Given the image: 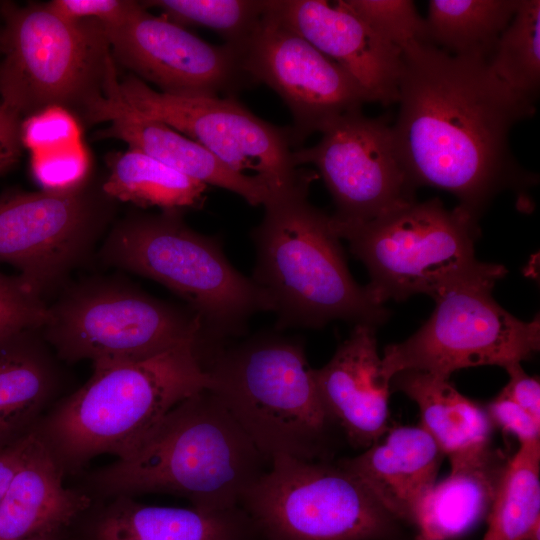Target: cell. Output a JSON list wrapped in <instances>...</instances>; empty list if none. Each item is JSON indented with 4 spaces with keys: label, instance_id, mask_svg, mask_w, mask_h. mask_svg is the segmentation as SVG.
Wrapping results in <instances>:
<instances>
[{
    "label": "cell",
    "instance_id": "40",
    "mask_svg": "<svg viewBox=\"0 0 540 540\" xmlns=\"http://www.w3.org/2000/svg\"><path fill=\"white\" fill-rule=\"evenodd\" d=\"M23 540H53L52 535H46V536H35Z\"/></svg>",
    "mask_w": 540,
    "mask_h": 540
},
{
    "label": "cell",
    "instance_id": "39",
    "mask_svg": "<svg viewBox=\"0 0 540 540\" xmlns=\"http://www.w3.org/2000/svg\"><path fill=\"white\" fill-rule=\"evenodd\" d=\"M36 429L25 436L0 447V506L10 482L32 447Z\"/></svg>",
    "mask_w": 540,
    "mask_h": 540
},
{
    "label": "cell",
    "instance_id": "20",
    "mask_svg": "<svg viewBox=\"0 0 540 540\" xmlns=\"http://www.w3.org/2000/svg\"><path fill=\"white\" fill-rule=\"evenodd\" d=\"M97 139H117L204 184L217 186L242 197L252 206L264 205L266 189L254 178L237 174L220 163L200 144L165 123L147 117L113 95Z\"/></svg>",
    "mask_w": 540,
    "mask_h": 540
},
{
    "label": "cell",
    "instance_id": "25",
    "mask_svg": "<svg viewBox=\"0 0 540 540\" xmlns=\"http://www.w3.org/2000/svg\"><path fill=\"white\" fill-rule=\"evenodd\" d=\"M390 386L418 405L420 426L450 463L474 458L492 447L494 425L485 406L462 395L449 378L406 370L396 373Z\"/></svg>",
    "mask_w": 540,
    "mask_h": 540
},
{
    "label": "cell",
    "instance_id": "30",
    "mask_svg": "<svg viewBox=\"0 0 540 540\" xmlns=\"http://www.w3.org/2000/svg\"><path fill=\"white\" fill-rule=\"evenodd\" d=\"M145 8H158L168 20L196 25L219 34L226 44L240 50L267 11L269 0H151Z\"/></svg>",
    "mask_w": 540,
    "mask_h": 540
},
{
    "label": "cell",
    "instance_id": "33",
    "mask_svg": "<svg viewBox=\"0 0 540 540\" xmlns=\"http://www.w3.org/2000/svg\"><path fill=\"white\" fill-rule=\"evenodd\" d=\"M47 306L19 275L7 276L0 272V338L23 330L40 329Z\"/></svg>",
    "mask_w": 540,
    "mask_h": 540
},
{
    "label": "cell",
    "instance_id": "1",
    "mask_svg": "<svg viewBox=\"0 0 540 540\" xmlns=\"http://www.w3.org/2000/svg\"><path fill=\"white\" fill-rule=\"evenodd\" d=\"M395 147L416 189L453 194L478 220L500 191L535 182L512 155V127L533 116V100L518 94L479 56H456L427 42L402 51Z\"/></svg>",
    "mask_w": 540,
    "mask_h": 540
},
{
    "label": "cell",
    "instance_id": "5",
    "mask_svg": "<svg viewBox=\"0 0 540 540\" xmlns=\"http://www.w3.org/2000/svg\"><path fill=\"white\" fill-rule=\"evenodd\" d=\"M203 367L224 403L263 456L333 460L342 431L327 411L302 343L262 334L221 346Z\"/></svg>",
    "mask_w": 540,
    "mask_h": 540
},
{
    "label": "cell",
    "instance_id": "31",
    "mask_svg": "<svg viewBox=\"0 0 540 540\" xmlns=\"http://www.w3.org/2000/svg\"><path fill=\"white\" fill-rule=\"evenodd\" d=\"M383 39L403 51L415 42H427L426 21L410 0H345Z\"/></svg>",
    "mask_w": 540,
    "mask_h": 540
},
{
    "label": "cell",
    "instance_id": "21",
    "mask_svg": "<svg viewBox=\"0 0 540 540\" xmlns=\"http://www.w3.org/2000/svg\"><path fill=\"white\" fill-rule=\"evenodd\" d=\"M64 474L37 432L0 506V540L53 535L90 507V496L67 488Z\"/></svg>",
    "mask_w": 540,
    "mask_h": 540
},
{
    "label": "cell",
    "instance_id": "26",
    "mask_svg": "<svg viewBox=\"0 0 540 540\" xmlns=\"http://www.w3.org/2000/svg\"><path fill=\"white\" fill-rule=\"evenodd\" d=\"M107 166L101 188L117 203L183 212L199 209L205 202L206 184L138 150L128 148L109 155Z\"/></svg>",
    "mask_w": 540,
    "mask_h": 540
},
{
    "label": "cell",
    "instance_id": "15",
    "mask_svg": "<svg viewBox=\"0 0 540 540\" xmlns=\"http://www.w3.org/2000/svg\"><path fill=\"white\" fill-rule=\"evenodd\" d=\"M239 53L251 80L266 84L288 106L293 117L289 127L292 147L368 102L344 69L275 14L271 0Z\"/></svg>",
    "mask_w": 540,
    "mask_h": 540
},
{
    "label": "cell",
    "instance_id": "23",
    "mask_svg": "<svg viewBox=\"0 0 540 540\" xmlns=\"http://www.w3.org/2000/svg\"><path fill=\"white\" fill-rule=\"evenodd\" d=\"M510 457L491 447L450 463L451 472L427 492L412 520L416 540H455L487 518Z\"/></svg>",
    "mask_w": 540,
    "mask_h": 540
},
{
    "label": "cell",
    "instance_id": "6",
    "mask_svg": "<svg viewBox=\"0 0 540 540\" xmlns=\"http://www.w3.org/2000/svg\"><path fill=\"white\" fill-rule=\"evenodd\" d=\"M0 16V102L22 120L60 107L82 126L104 123L120 80L102 23L45 3L1 2Z\"/></svg>",
    "mask_w": 540,
    "mask_h": 540
},
{
    "label": "cell",
    "instance_id": "7",
    "mask_svg": "<svg viewBox=\"0 0 540 540\" xmlns=\"http://www.w3.org/2000/svg\"><path fill=\"white\" fill-rule=\"evenodd\" d=\"M181 213L131 212L115 220L99 256L106 265L154 280L182 298L202 321L206 349L215 350L269 307L254 281L227 260L220 242L191 229Z\"/></svg>",
    "mask_w": 540,
    "mask_h": 540
},
{
    "label": "cell",
    "instance_id": "36",
    "mask_svg": "<svg viewBox=\"0 0 540 540\" xmlns=\"http://www.w3.org/2000/svg\"><path fill=\"white\" fill-rule=\"evenodd\" d=\"M485 409L493 425L515 436L520 444L540 440V421L502 392Z\"/></svg>",
    "mask_w": 540,
    "mask_h": 540
},
{
    "label": "cell",
    "instance_id": "13",
    "mask_svg": "<svg viewBox=\"0 0 540 540\" xmlns=\"http://www.w3.org/2000/svg\"><path fill=\"white\" fill-rule=\"evenodd\" d=\"M123 102L194 140L229 170L254 178L268 199L310 186L314 176L296 166L289 128L257 117L233 96H177L128 75L119 82Z\"/></svg>",
    "mask_w": 540,
    "mask_h": 540
},
{
    "label": "cell",
    "instance_id": "11",
    "mask_svg": "<svg viewBox=\"0 0 540 540\" xmlns=\"http://www.w3.org/2000/svg\"><path fill=\"white\" fill-rule=\"evenodd\" d=\"M117 204L101 179L63 192H6L0 196V262L16 267L43 298L91 256L114 223Z\"/></svg>",
    "mask_w": 540,
    "mask_h": 540
},
{
    "label": "cell",
    "instance_id": "17",
    "mask_svg": "<svg viewBox=\"0 0 540 540\" xmlns=\"http://www.w3.org/2000/svg\"><path fill=\"white\" fill-rule=\"evenodd\" d=\"M275 14L358 84L368 102L398 101L402 51L378 35L345 2L271 0Z\"/></svg>",
    "mask_w": 540,
    "mask_h": 540
},
{
    "label": "cell",
    "instance_id": "10",
    "mask_svg": "<svg viewBox=\"0 0 540 540\" xmlns=\"http://www.w3.org/2000/svg\"><path fill=\"white\" fill-rule=\"evenodd\" d=\"M39 331L59 360L92 364L147 358L204 338L200 317L188 307L106 277L66 286Z\"/></svg>",
    "mask_w": 540,
    "mask_h": 540
},
{
    "label": "cell",
    "instance_id": "18",
    "mask_svg": "<svg viewBox=\"0 0 540 540\" xmlns=\"http://www.w3.org/2000/svg\"><path fill=\"white\" fill-rule=\"evenodd\" d=\"M374 326L356 324L314 378L320 397L345 440L365 450L388 426L390 381L382 371Z\"/></svg>",
    "mask_w": 540,
    "mask_h": 540
},
{
    "label": "cell",
    "instance_id": "3",
    "mask_svg": "<svg viewBox=\"0 0 540 540\" xmlns=\"http://www.w3.org/2000/svg\"><path fill=\"white\" fill-rule=\"evenodd\" d=\"M196 345L94 363L89 379L58 400L35 428L64 473L99 455L127 456L174 406L210 389Z\"/></svg>",
    "mask_w": 540,
    "mask_h": 540
},
{
    "label": "cell",
    "instance_id": "29",
    "mask_svg": "<svg viewBox=\"0 0 540 540\" xmlns=\"http://www.w3.org/2000/svg\"><path fill=\"white\" fill-rule=\"evenodd\" d=\"M510 89L533 101L540 84V1L520 0L488 60Z\"/></svg>",
    "mask_w": 540,
    "mask_h": 540
},
{
    "label": "cell",
    "instance_id": "32",
    "mask_svg": "<svg viewBox=\"0 0 540 540\" xmlns=\"http://www.w3.org/2000/svg\"><path fill=\"white\" fill-rule=\"evenodd\" d=\"M31 154V171L41 190L70 191L90 179L91 159L83 141Z\"/></svg>",
    "mask_w": 540,
    "mask_h": 540
},
{
    "label": "cell",
    "instance_id": "27",
    "mask_svg": "<svg viewBox=\"0 0 540 540\" xmlns=\"http://www.w3.org/2000/svg\"><path fill=\"white\" fill-rule=\"evenodd\" d=\"M520 0H430L428 43L456 56L489 60Z\"/></svg>",
    "mask_w": 540,
    "mask_h": 540
},
{
    "label": "cell",
    "instance_id": "22",
    "mask_svg": "<svg viewBox=\"0 0 540 540\" xmlns=\"http://www.w3.org/2000/svg\"><path fill=\"white\" fill-rule=\"evenodd\" d=\"M56 359L39 329L0 338V447L33 431L52 404L61 384Z\"/></svg>",
    "mask_w": 540,
    "mask_h": 540
},
{
    "label": "cell",
    "instance_id": "24",
    "mask_svg": "<svg viewBox=\"0 0 540 540\" xmlns=\"http://www.w3.org/2000/svg\"><path fill=\"white\" fill-rule=\"evenodd\" d=\"M93 540H263L242 507L220 511L144 505L116 497Z\"/></svg>",
    "mask_w": 540,
    "mask_h": 540
},
{
    "label": "cell",
    "instance_id": "4",
    "mask_svg": "<svg viewBox=\"0 0 540 540\" xmlns=\"http://www.w3.org/2000/svg\"><path fill=\"white\" fill-rule=\"evenodd\" d=\"M309 186L264 203L253 230L251 278L277 317V328H319L342 319L376 327L388 318L366 287L351 276L331 216L308 202Z\"/></svg>",
    "mask_w": 540,
    "mask_h": 540
},
{
    "label": "cell",
    "instance_id": "37",
    "mask_svg": "<svg viewBox=\"0 0 540 540\" xmlns=\"http://www.w3.org/2000/svg\"><path fill=\"white\" fill-rule=\"evenodd\" d=\"M509 381L501 392L526 410L533 418L540 421V382L529 376L521 366L515 363L504 368Z\"/></svg>",
    "mask_w": 540,
    "mask_h": 540
},
{
    "label": "cell",
    "instance_id": "28",
    "mask_svg": "<svg viewBox=\"0 0 540 540\" xmlns=\"http://www.w3.org/2000/svg\"><path fill=\"white\" fill-rule=\"evenodd\" d=\"M486 519L483 540H525L540 525V440L509 458Z\"/></svg>",
    "mask_w": 540,
    "mask_h": 540
},
{
    "label": "cell",
    "instance_id": "16",
    "mask_svg": "<svg viewBox=\"0 0 540 540\" xmlns=\"http://www.w3.org/2000/svg\"><path fill=\"white\" fill-rule=\"evenodd\" d=\"M103 27L116 65L162 93L230 97L254 83L238 49L208 43L163 15L151 14L139 1L121 21Z\"/></svg>",
    "mask_w": 540,
    "mask_h": 540
},
{
    "label": "cell",
    "instance_id": "8",
    "mask_svg": "<svg viewBox=\"0 0 540 540\" xmlns=\"http://www.w3.org/2000/svg\"><path fill=\"white\" fill-rule=\"evenodd\" d=\"M477 222L459 206L448 210L435 198L411 201L365 223L332 224L367 267L370 296L384 305L389 299L418 293L435 298L459 284L502 279L504 266L475 257Z\"/></svg>",
    "mask_w": 540,
    "mask_h": 540
},
{
    "label": "cell",
    "instance_id": "34",
    "mask_svg": "<svg viewBox=\"0 0 540 540\" xmlns=\"http://www.w3.org/2000/svg\"><path fill=\"white\" fill-rule=\"evenodd\" d=\"M82 125L67 110L48 107L22 120L21 139L31 153L82 142Z\"/></svg>",
    "mask_w": 540,
    "mask_h": 540
},
{
    "label": "cell",
    "instance_id": "38",
    "mask_svg": "<svg viewBox=\"0 0 540 540\" xmlns=\"http://www.w3.org/2000/svg\"><path fill=\"white\" fill-rule=\"evenodd\" d=\"M22 119L0 102V175L18 163L23 144Z\"/></svg>",
    "mask_w": 540,
    "mask_h": 540
},
{
    "label": "cell",
    "instance_id": "12",
    "mask_svg": "<svg viewBox=\"0 0 540 540\" xmlns=\"http://www.w3.org/2000/svg\"><path fill=\"white\" fill-rule=\"evenodd\" d=\"M491 282L453 286L434 298L430 318L408 339L384 350L382 371L390 381L415 370L449 378L456 370L531 358L540 348V319L522 321L492 297Z\"/></svg>",
    "mask_w": 540,
    "mask_h": 540
},
{
    "label": "cell",
    "instance_id": "9",
    "mask_svg": "<svg viewBox=\"0 0 540 540\" xmlns=\"http://www.w3.org/2000/svg\"><path fill=\"white\" fill-rule=\"evenodd\" d=\"M241 507L263 540H416L334 460L273 458Z\"/></svg>",
    "mask_w": 540,
    "mask_h": 540
},
{
    "label": "cell",
    "instance_id": "2",
    "mask_svg": "<svg viewBox=\"0 0 540 540\" xmlns=\"http://www.w3.org/2000/svg\"><path fill=\"white\" fill-rule=\"evenodd\" d=\"M269 465L221 399L204 389L174 406L130 454L88 482L103 496L167 494L220 511L241 507Z\"/></svg>",
    "mask_w": 540,
    "mask_h": 540
},
{
    "label": "cell",
    "instance_id": "14",
    "mask_svg": "<svg viewBox=\"0 0 540 540\" xmlns=\"http://www.w3.org/2000/svg\"><path fill=\"white\" fill-rule=\"evenodd\" d=\"M321 140L293 150L296 166L317 168L336 206V225H357L414 201L415 188L399 159L392 128L361 109L332 120Z\"/></svg>",
    "mask_w": 540,
    "mask_h": 540
},
{
    "label": "cell",
    "instance_id": "35",
    "mask_svg": "<svg viewBox=\"0 0 540 540\" xmlns=\"http://www.w3.org/2000/svg\"><path fill=\"white\" fill-rule=\"evenodd\" d=\"M137 3L131 0H52L45 4L65 19H94L109 26L125 18Z\"/></svg>",
    "mask_w": 540,
    "mask_h": 540
},
{
    "label": "cell",
    "instance_id": "19",
    "mask_svg": "<svg viewBox=\"0 0 540 540\" xmlns=\"http://www.w3.org/2000/svg\"><path fill=\"white\" fill-rule=\"evenodd\" d=\"M443 458L436 442L419 425L389 429L359 455L337 463L413 529L414 513L436 483Z\"/></svg>",
    "mask_w": 540,
    "mask_h": 540
}]
</instances>
